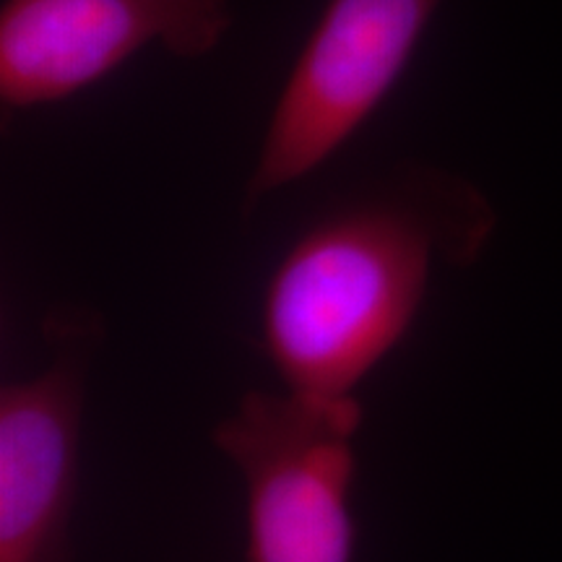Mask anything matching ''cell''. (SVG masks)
<instances>
[{
    "label": "cell",
    "instance_id": "obj_3",
    "mask_svg": "<svg viewBox=\"0 0 562 562\" xmlns=\"http://www.w3.org/2000/svg\"><path fill=\"white\" fill-rule=\"evenodd\" d=\"M442 0H328L286 76L256 167L250 214L326 165L402 81Z\"/></svg>",
    "mask_w": 562,
    "mask_h": 562
},
{
    "label": "cell",
    "instance_id": "obj_4",
    "mask_svg": "<svg viewBox=\"0 0 562 562\" xmlns=\"http://www.w3.org/2000/svg\"><path fill=\"white\" fill-rule=\"evenodd\" d=\"M53 360L0 391V562H70L87 378L102 321L66 307L45 323Z\"/></svg>",
    "mask_w": 562,
    "mask_h": 562
},
{
    "label": "cell",
    "instance_id": "obj_2",
    "mask_svg": "<svg viewBox=\"0 0 562 562\" xmlns=\"http://www.w3.org/2000/svg\"><path fill=\"white\" fill-rule=\"evenodd\" d=\"M357 396L248 391L214 430L245 484L248 562H355Z\"/></svg>",
    "mask_w": 562,
    "mask_h": 562
},
{
    "label": "cell",
    "instance_id": "obj_1",
    "mask_svg": "<svg viewBox=\"0 0 562 562\" xmlns=\"http://www.w3.org/2000/svg\"><path fill=\"white\" fill-rule=\"evenodd\" d=\"M492 229L480 188L417 161L315 216L273 266L261 302V347L284 389L357 396L409 334L435 263H472Z\"/></svg>",
    "mask_w": 562,
    "mask_h": 562
},
{
    "label": "cell",
    "instance_id": "obj_5",
    "mask_svg": "<svg viewBox=\"0 0 562 562\" xmlns=\"http://www.w3.org/2000/svg\"><path fill=\"white\" fill-rule=\"evenodd\" d=\"M232 24V0H3L0 102L11 112L63 102L151 45L206 58Z\"/></svg>",
    "mask_w": 562,
    "mask_h": 562
}]
</instances>
